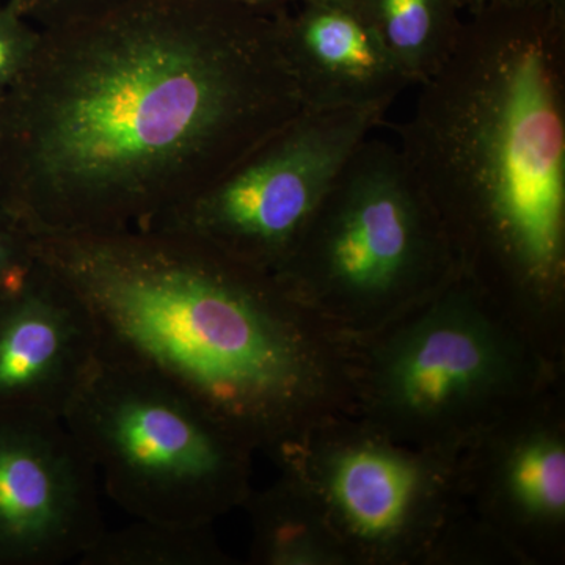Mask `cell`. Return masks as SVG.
<instances>
[{"instance_id": "14", "label": "cell", "mask_w": 565, "mask_h": 565, "mask_svg": "<svg viewBox=\"0 0 565 565\" xmlns=\"http://www.w3.org/2000/svg\"><path fill=\"white\" fill-rule=\"evenodd\" d=\"M352 2L412 85H422L444 66L462 33L459 0Z\"/></svg>"}, {"instance_id": "11", "label": "cell", "mask_w": 565, "mask_h": 565, "mask_svg": "<svg viewBox=\"0 0 565 565\" xmlns=\"http://www.w3.org/2000/svg\"><path fill=\"white\" fill-rule=\"evenodd\" d=\"M98 355L87 305L40 259L0 297V414L63 419Z\"/></svg>"}, {"instance_id": "2", "label": "cell", "mask_w": 565, "mask_h": 565, "mask_svg": "<svg viewBox=\"0 0 565 565\" xmlns=\"http://www.w3.org/2000/svg\"><path fill=\"white\" fill-rule=\"evenodd\" d=\"M399 148L470 277L565 363V0L465 17Z\"/></svg>"}, {"instance_id": "1", "label": "cell", "mask_w": 565, "mask_h": 565, "mask_svg": "<svg viewBox=\"0 0 565 565\" xmlns=\"http://www.w3.org/2000/svg\"><path fill=\"white\" fill-rule=\"evenodd\" d=\"M40 31L0 99V207L32 237L143 228L303 109L277 18L118 0Z\"/></svg>"}, {"instance_id": "10", "label": "cell", "mask_w": 565, "mask_h": 565, "mask_svg": "<svg viewBox=\"0 0 565 565\" xmlns=\"http://www.w3.org/2000/svg\"><path fill=\"white\" fill-rule=\"evenodd\" d=\"M98 478L62 418L0 414V565L79 559L106 530Z\"/></svg>"}, {"instance_id": "16", "label": "cell", "mask_w": 565, "mask_h": 565, "mask_svg": "<svg viewBox=\"0 0 565 565\" xmlns=\"http://www.w3.org/2000/svg\"><path fill=\"white\" fill-rule=\"evenodd\" d=\"M40 29L13 0L0 6V99L20 79L39 46Z\"/></svg>"}, {"instance_id": "5", "label": "cell", "mask_w": 565, "mask_h": 565, "mask_svg": "<svg viewBox=\"0 0 565 565\" xmlns=\"http://www.w3.org/2000/svg\"><path fill=\"white\" fill-rule=\"evenodd\" d=\"M459 270L444 223L399 148L367 137L275 275L352 341L403 318Z\"/></svg>"}, {"instance_id": "9", "label": "cell", "mask_w": 565, "mask_h": 565, "mask_svg": "<svg viewBox=\"0 0 565 565\" xmlns=\"http://www.w3.org/2000/svg\"><path fill=\"white\" fill-rule=\"evenodd\" d=\"M465 511L516 565L565 563V379L482 430L460 455Z\"/></svg>"}, {"instance_id": "17", "label": "cell", "mask_w": 565, "mask_h": 565, "mask_svg": "<svg viewBox=\"0 0 565 565\" xmlns=\"http://www.w3.org/2000/svg\"><path fill=\"white\" fill-rule=\"evenodd\" d=\"M35 262L33 237L0 207V297L20 286Z\"/></svg>"}, {"instance_id": "7", "label": "cell", "mask_w": 565, "mask_h": 565, "mask_svg": "<svg viewBox=\"0 0 565 565\" xmlns=\"http://www.w3.org/2000/svg\"><path fill=\"white\" fill-rule=\"evenodd\" d=\"M273 460L315 498L352 565H429L463 504L460 455L401 444L356 415L318 424Z\"/></svg>"}, {"instance_id": "13", "label": "cell", "mask_w": 565, "mask_h": 565, "mask_svg": "<svg viewBox=\"0 0 565 565\" xmlns=\"http://www.w3.org/2000/svg\"><path fill=\"white\" fill-rule=\"evenodd\" d=\"M243 509L250 520L252 565H352L310 492L280 470L277 481L253 489Z\"/></svg>"}, {"instance_id": "4", "label": "cell", "mask_w": 565, "mask_h": 565, "mask_svg": "<svg viewBox=\"0 0 565 565\" xmlns=\"http://www.w3.org/2000/svg\"><path fill=\"white\" fill-rule=\"evenodd\" d=\"M355 415L401 444L462 455L550 385L565 363L537 351L470 277L373 334L349 341Z\"/></svg>"}, {"instance_id": "12", "label": "cell", "mask_w": 565, "mask_h": 565, "mask_svg": "<svg viewBox=\"0 0 565 565\" xmlns=\"http://www.w3.org/2000/svg\"><path fill=\"white\" fill-rule=\"evenodd\" d=\"M277 25L303 109H390L412 85L352 0H299Z\"/></svg>"}, {"instance_id": "8", "label": "cell", "mask_w": 565, "mask_h": 565, "mask_svg": "<svg viewBox=\"0 0 565 565\" xmlns=\"http://www.w3.org/2000/svg\"><path fill=\"white\" fill-rule=\"evenodd\" d=\"M386 110L302 109L221 180L143 228L192 237L275 274L334 178L382 125Z\"/></svg>"}, {"instance_id": "20", "label": "cell", "mask_w": 565, "mask_h": 565, "mask_svg": "<svg viewBox=\"0 0 565 565\" xmlns=\"http://www.w3.org/2000/svg\"><path fill=\"white\" fill-rule=\"evenodd\" d=\"M465 17L478 13V11L487 9V7L497 6V3L508 2V0H459Z\"/></svg>"}, {"instance_id": "19", "label": "cell", "mask_w": 565, "mask_h": 565, "mask_svg": "<svg viewBox=\"0 0 565 565\" xmlns=\"http://www.w3.org/2000/svg\"><path fill=\"white\" fill-rule=\"evenodd\" d=\"M212 2L236 7V9L252 11V13L263 14V17L278 18L296 6L299 0H212Z\"/></svg>"}, {"instance_id": "15", "label": "cell", "mask_w": 565, "mask_h": 565, "mask_svg": "<svg viewBox=\"0 0 565 565\" xmlns=\"http://www.w3.org/2000/svg\"><path fill=\"white\" fill-rule=\"evenodd\" d=\"M214 525L185 526L134 519L104 530L77 559L81 565H233Z\"/></svg>"}, {"instance_id": "3", "label": "cell", "mask_w": 565, "mask_h": 565, "mask_svg": "<svg viewBox=\"0 0 565 565\" xmlns=\"http://www.w3.org/2000/svg\"><path fill=\"white\" fill-rule=\"evenodd\" d=\"M84 300L99 355L147 371L270 459L355 415L351 344L273 273L158 230L33 237Z\"/></svg>"}, {"instance_id": "6", "label": "cell", "mask_w": 565, "mask_h": 565, "mask_svg": "<svg viewBox=\"0 0 565 565\" xmlns=\"http://www.w3.org/2000/svg\"><path fill=\"white\" fill-rule=\"evenodd\" d=\"M63 422L132 519L214 525L243 509L255 452L162 379L98 355Z\"/></svg>"}, {"instance_id": "18", "label": "cell", "mask_w": 565, "mask_h": 565, "mask_svg": "<svg viewBox=\"0 0 565 565\" xmlns=\"http://www.w3.org/2000/svg\"><path fill=\"white\" fill-rule=\"evenodd\" d=\"M39 29L55 28L98 13L118 0H13Z\"/></svg>"}]
</instances>
